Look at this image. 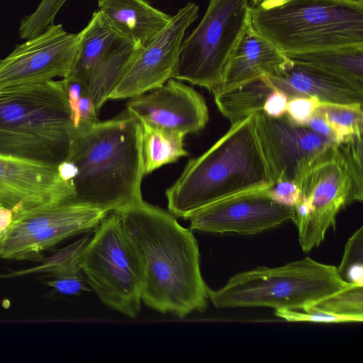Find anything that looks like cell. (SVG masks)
Segmentation results:
<instances>
[{
	"label": "cell",
	"mask_w": 363,
	"mask_h": 363,
	"mask_svg": "<svg viewBox=\"0 0 363 363\" xmlns=\"http://www.w3.org/2000/svg\"><path fill=\"white\" fill-rule=\"evenodd\" d=\"M79 42V32L68 33L62 24H50L0 59V89L68 77Z\"/></svg>",
	"instance_id": "8fae6325"
},
{
	"label": "cell",
	"mask_w": 363,
	"mask_h": 363,
	"mask_svg": "<svg viewBox=\"0 0 363 363\" xmlns=\"http://www.w3.org/2000/svg\"><path fill=\"white\" fill-rule=\"evenodd\" d=\"M108 213L72 201L15 213L0 237V258L40 262L45 251L66 238L94 230Z\"/></svg>",
	"instance_id": "30bf717a"
},
{
	"label": "cell",
	"mask_w": 363,
	"mask_h": 363,
	"mask_svg": "<svg viewBox=\"0 0 363 363\" xmlns=\"http://www.w3.org/2000/svg\"><path fill=\"white\" fill-rule=\"evenodd\" d=\"M142 48L129 39L94 67L84 94L91 99L97 112Z\"/></svg>",
	"instance_id": "44dd1931"
},
{
	"label": "cell",
	"mask_w": 363,
	"mask_h": 363,
	"mask_svg": "<svg viewBox=\"0 0 363 363\" xmlns=\"http://www.w3.org/2000/svg\"><path fill=\"white\" fill-rule=\"evenodd\" d=\"M274 315L279 318L291 323H346L362 322L356 317L329 313L314 306H311L302 311L277 309L274 310Z\"/></svg>",
	"instance_id": "f1b7e54d"
},
{
	"label": "cell",
	"mask_w": 363,
	"mask_h": 363,
	"mask_svg": "<svg viewBox=\"0 0 363 363\" xmlns=\"http://www.w3.org/2000/svg\"><path fill=\"white\" fill-rule=\"evenodd\" d=\"M140 123L145 175L188 155L184 147V133Z\"/></svg>",
	"instance_id": "7402d4cb"
},
{
	"label": "cell",
	"mask_w": 363,
	"mask_h": 363,
	"mask_svg": "<svg viewBox=\"0 0 363 363\" xmlns=\"http://www.w3.org/2000/svg\"><path fill=\"white\" fill-rule=\"evenodd\" d=\"M256 135L274 183L289 179L299 183L313 160L333 142L306 126L294 124L286 115L271 118L254 113Z\"/></svg>",
	"instance_id": "4fadbf2b"
},
{
	"label": "cell",
	"mask_w": 363,
	"mask_h": 363,
	"mask_svg": "<svg viewBox=\"0 0 363 363\" xmlns=\"http://www.w3.org/2000/svg\"><path fill=\"white\" fill-rule=\"evenodd\" d=\"M87 234L73 243L57 250L35 267L0 274V279H11L33 274H50L53 277L82 273L80 267L83 251L91 238Z\"/></svg>",
	"instance_id": "cb8c5ba5"
},
{
	"label": "cell",
	"mask_w": 363,
	"mask_h": 363,
	"mask_svg": "<svg viewBox=\"0 0 363 363\" xmlns=\"http://www.w3.org/2000/svg\"><path fill=\"white\" fill-rule=\"evenodd\" d=\"M79 126H85L96 122L97 113L94 104L91 99L86 94H83L79 101Z\"/></svg>",
	"instance_id": "836d02e7"
},
{
	"label": "cell",
	"mask_w": 363,
	"mask_h": 363,
	"mask_svg": "<svg viewBox=\"0 0 363 363\" xmlns=\"http://www.w3.org/2000/svg\"><path fill=\"white\" fill-rule=\"evenodd\" d=\"M74 128L63 79L0 89V153L63 160Z\"/></svg>",
	"instance_id": "5b68a950"
},
{
	"label": "cell",
	"mask_w": 363,
	"mask_h": 363,
	"mask_svg": "<svg viewBox=\"0 0 363 363\" xmlns=\"http://www.w3.org/2000/svg\"><path fill=\"white\" fill-rule=\"evenodd\" d=\"M320 101L315 96H298L289 99L286 115L296 125L306 126Z\"/></svg>",
	"instance_id": "f546056e"
},
{
	"label": "cell",
	"mask_w": 363,
	"mask_h": 363,
	"mask_svg": "<svg viewBox=\"0 0 363 363\" xmlns=\"http://www.w3.org/2000/svg\"><path fill=\"white\" fill-rule=\"evenodd\" d=\"M14 216L12 208L0 203V237L7 230Z\"/></svg>",
	"instance_id": "d590c367"
},
{
	"label": "cell",
	"mask_w": 363,
	"mask_h": 363,
	"mask_svg": "<svg viewBox=\"0 0 363 363\" xmlns=\"http://www.w3.org/2000/svg\"><path fill=\"white\" fill-rule=\"evenodd\" d=\"M314 65L363 87V46H349L288 55Z\"/></svg>",
	"instance_id": "603a6c76"
},
{
	"label": "cell",
	"mask_w": 363,
	"mask_h": 363,
	"mask_svg": "<svg viewBox=\"0 0 363 363\" xmlns=\"http://www.w3.org/2000/svg\"><path fill=\"white\" fill-rule=\"evenodd\" d=\"M337 271L347 284L363 286V227L357 229L347 241Z\"/></svg>",
	"instance_id": "4316f807"
},
{
	"label": "cell",
	"mask_w": 363,
	"mask_h": 363,
	"mask_svg": "<svg viewBox=\"0 0 363 363\" xmlns=\"http://www.w3.org/2000/svg\"><path fill=\"white\" fill-rule=\"evenodd\" d=\"M80 267L86 283L105 306L130 318L138 315L143 261L116 212L108 213L94 229Z\"/></svg>",
	"instance_id": "ba28073f"
},
{
	"label": "cell",
	"mask_w": 363,
	"mask_h": 363,
	"mask_svg": "<svg viewBox=\"0 0 363 363\" xmlns=\"http://www.w3.org/2000/svg\"><path fill=\"white\" fill-rule=\"evenodd\" d=\"M57 162L0 153V203L14 213L75 199L73 182L60 175Z\"/></svg>",
	"instance_id": "5bb4252c"
},
{
	"label": "cell",
	"mask_w": 363,
	"mask_h": 363,
	"mask_svg": "<svg viewBox=\"0 0 363 363\" xmlns=\"http://www.w3.org/2000/svg\"><path fill=\"white\" fill-rule=\"evenodd\" d=\"M65 160L77 170L72 202L111 213L143 199L141 123L127 108L111 119L74 128Z\"/></svg>",
	"instance_id": "7a4b0ae2"
},
{
	"label": "cell",
	"mask_w": 363,
	"mask_h": 363,
	"mask_svg": "<svg viewBox=\"0 0 363 363\" xmlns=\"http://www.w3.org/2000/svg\"><path fill=\"white\" fill-rule=\"evenodd\" d=\"M363 104L320 102L315 111L320 113L333 130L335 143L353 135H363Z\"/></svg>",
	"instance_id": "d4e9b609"
},
{
	"label": "cell",
	"mask_w": 363,
	"mask_h": 363,
	"mask_svg": "<svg viewBox=\"0 0 363 363\" xmlns=\"http://www.w3.org/2000/svg\"><path fill=\"white\" fill-rule=\"evenodd\" d=\"M284 0H250L252 6L268 7L279 4Z\"/></svg>",
	"instance_id": "8d00e7d4"
},
{
	"label": "cell",
	"mask_w": 363,
	"mask_h": 363,
	"mask_svg": "<svg viewBox=\"0 0 363 363\" xmlns=\"http://www.w3.org/2000/svg\"><path fill=\"white\" fill-rule=\"evenodd\" d=\"M337 267L311 257L282 266L257 267L230 277L218 290H208L217 308L267 307L302 311L347 288Z\"/></svg>",
	"instance_id": "8992f818"
},
{
	"label": "cell",
	"mask_w": 363,
	"mask_h": 363,
	"mask_svg": "<svg viewBox=\"0 0 363 363\" xmlns=\"http://www.w3.org/2000/svg\"><path fill=\"white\" fill-rule=\"evenodd\" d=\"M199 9L197 4L189 2L172 16L166 28L141 49L108 99H131L173 78L185 32L197 18Z\"/></svg>",
	"instance_id": "7c38bea8"
},
{
	"label": "cell",
	"mask_w": 363,
	"mask_h": 363,
	"mask_svg": "<svg viewBox=\"0 0 363 363\" xmlns=\"http://www.w3.org/2000/svg\"><path fill=\"white\" fill-rule=\"evenodd\" d=\"M206 11L183 40L173 79L213 93L220 86L228 60L251 23L250 0H206Z\"/></svg>",
	"instance_id": "9c48e42d"
},
{
	"label": "cell",
	"mask_w": 363,
	"mask_h": 363,
	"mask_svg": "<svg viewBox=\"0 0 363 363\" xmlns=\"http://www.w3.org/2000/svg\"><path fill=\"white\" fill-rule=\"evenodd\" d=\"M253 90L262 101L274 90L288 99L315 96L320 102L363 104V87L312 64L290 60L279 70L252 81Z\"/></svg>",
	"instance_id": "e0dca14e"
},
{
	"label": "cell",
	"mask_w": 363,
	"mask_h": 363,
	"mask_svg": "<svg viewBox=\"0 0 363 363\" xmlns=\"http://www.w3.org/2000/svg\"><path fill=\"white\" fill-rule=\"evenodd\" d=\"M67 0H41L38 7L30 15L25 16L19 26L21 39H29L45 30L54 19Z\"/></svg>",
	"instance_id": "83f0119b"
},
{
	"label": "cell",
	"mask_w": 363,
	"mask_h": 363,
	"mask_svg": "<svg viewBox=\"0 0 363 363\" xmlns=\"http://www.w3.org/2000/svg\"><path fill=\"white\" fill-rule=\"evenodd\" d=\"M273 184L256 135L253 113L231 124L209 149L189 160L165 195L168 211L188 219L218 201Z\"/></svg>",
	"instance_id": "3957f363"
},
{
	"label": "cell",
	"mask_w": 363,
	"mask_h": 363,
	"mask_svg": "<svg viewBox=\"0 0 363 363\" xmlns=\"http://www.w3.org/2000/svg\"><path fill=\"white\" fill-rule=\"evenodd\" d=\"M362 135L333 143L321 152L303 174L298 187L310 203V213L298 228L302 250L308 252L335 228L339 212L363 200Z\"/></svg>",
	"instance_id": "52a82bcc"
},
{
	"label": "cell",
	"mask_w": 363,
	"mask_h": 363,
	"mask_svg": "<svg viewBox=\"0 0 363 363\" xmlns=\"http://www.w3.org/2000/svg\"><path fill=\"white\" fill-rule=\"evenodd\" d=\"M137 246L144 264L142 301L180 318L208 305L196 239L169 211L143 199L116 212Z\"/></svg>",
	"instance_id": "6da1fadb"
},
{
	"label": "cell",
	"mask_w": 363,
	"mask_h": 363,
	"mask_svg": "<svg viewBox=\"0 0 363 363\" xmlns=\"http://www.w3.org/2000/svg\"><path fill=\"white\" fill-rule=\"evenodd\" d=\"M99 11L117 31L141 48L152 42L168 25L172 16L145 0H97Z\"/></svg>",
	"instance_id": "d6986e66"
},
{
	"label": "cell",
	"mask_w": 363,
	"mask_h": 363,
	"mask_svg": "<svg viewBox=\"0 0 363 363\" xmlns=\"http://www.w3.org/2000/svg\"><path fill=\"white\" fill-rule=\"evenodd\" d=\"M306 127L315 133L335 143V137L333 130L324 117L318 112L315 111L313 113Z\"/></svg>",
	"instance_id": "e575fe53"
},
{
	"label": "cell",
	"mask_w": 363,
	"mask_h": 363,
	"mask_svg": "<svg viewBox=\"0 0 363 363\" xmlns=\"http://www.w3.org/2000/svg\"><path fill=\"white\" fill-rule=\"evenodd\" d=\"M268 194L274 202L289 207L296 206L302 196L296 183L289 179L275 182L268 189Z\"/></svg>",
	"instance_id": "4dcf8cb0"
},
{
	"label": "cell",
	"mask_w": 363,
	"mask_h": 363,
	"mask_svg": "<svg viewBox=\"0 0 363 363\" xmlns=\"http://www.w3.org/2000/svg\"><path fill=\"white\" fill-rule=\"evenodd\" d=\"M53 278L46 281L45 284L60 294L78 296L83 291H92L91 289L86 284V281L82 273L59 275Z\"/></svg>",
	"instance_id": "1f68e13d"
},
{
	"label": "cell",
	"mask_w": 363,
	"mask_h": 363,
	"mask_svg": "<svg viewBox=\"0 0 363 363\" xmlns=\"http://www.w3.org/2000/svg\"><path fill=\"white\" fill-rule=\"evenodd\" d=\"M312 306L329 313L363 320V286L350 284Z\"/></svg>",
	"instance_id": "484cf974"
},
{
	"label": "cell",
	"mask_w": 363,
	"mask_h": 363,
	"mask_svg": "<svg viewBox=\"0 0 363 363\" xmlns=\"http://www.w3.org/2000/svg\"><path fill=\"white\" fill-rule=\"evenodd\" d=\"M269 187L237 194L200 209L188 218L189 229L212 233L254 235L292 220L294 208L272 200L268 194Z\"/></svg>",
	"instance_id": "9a60e30c"
},
{
	"label": "cell",
	"mask_w": 363,
	"mask_h": 363,
	"mask_svg": "<svg viewBox=\"0 0 363 363\" xmlns=\"http://www.w3.org/2000/svg\"><path fill=\"white\" fill-rule=\"evenodd\" d=\"M251 23L287 55L363 46V0H284L252 6Z\"/></svg>",
	"instance_id": "277c9868"
},
{
	"label": "cell",
	"mask_w": 363,
	"mask_h": 363,
	"mask_svg": "<svg viewBox=\"0 0 363 363\" xmlns=\"http://www.w3.org/2000/svg\"><path fill=\"white\" fill-rule=\"evenodd\" d=\"M289 60L284 52L250 23L228 60L220 87L213 94L229 91L262 75L272 74Z\"/></svg>",
	"instance_id": "ac0fdd59"
},
{
	"label": "cell",
	"mask_w": 363,
	"mask_h": 363,
	"mask_svg": "<svg viewBox=\"0 0 363 363\" xmlns=\"http://www.w3.org/2000/svg\"><path fill=\"white\" fill-rule=\"evenodd\" d=\"M79 35V51L69 76L81 81L85 86L94 67L130 38L113 28L99 10L93 12Z\"/></svg>",
	"instance_id": "ffe728a7"
},
{
	"label": "cell",
	"mask_w": 363,
	"mask_h": 363,
	"mask_svg": "<svg viewBox=\"0 0 363 363\" xmlns=\"http://www.w3.org/2000/svg\"><path fill=\"white\" fill-rule=\"evenodd\" d=\"M126 108L140 122L185 135L201 131L209 118L202 95L173 78L158 88L130 99Z\"/></svg>",
	"instance_id": "2e32d148"
},
{
	"label": "cell",
	"mask_w": 363,
	"mask_h": 363,
	"mask_svg": "<svg viewBox=\"0 0 363 363\" xmlns=\"http://www.w3.org/2000/svg\"><path fill=\"white\" fill-rule=\"evenodd\" d=\"M289 99L283 92L274 90L266 98L262 111L271 118H280L286 115Z\"/></svg>",
	"instance_id": "d6a6232c"
}]
</instances>
